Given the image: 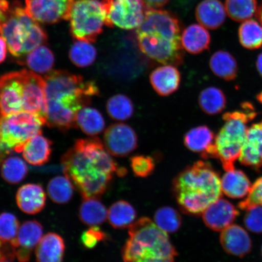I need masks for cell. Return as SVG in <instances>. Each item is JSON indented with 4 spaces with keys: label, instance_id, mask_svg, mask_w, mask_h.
<instances>
[{
    "label": "cell",
    "instance_id": "obj_1",
    "mask_svg": "<svg viewBox=\"0 0 262 262\" xmlns=\"http://www.w3.org/2000/svg\"><path fill=\"white\" fill-rule=\"evenodd\" d=\"M99 139L77 140L62 157L64 175L83 199L98 198L106 191L115 173L123 174Z\"/></svg>",
    "mask_w": 262,
    "mask_h": 262
},
{
    "label": "cell",
    "instance_id": "obj_2",
    "mask_svg": "<svg viewBox=\"0 0 262 262\" xmlns=\"http://www.w3.org/2000/svg\"><path fill=\"white\" fill-rule=\"evenodd\" d=\"M137 43L142 53L165 64L183 63L181 25L172 12L147 9L142 24L136 30Z\"/></svg>",
    "mask_w": 262,
    "mask_h": 262
},
{
    "label": "cell",
    "instance_id": "obj_3",
    "mask_svg": "<svg viewBox=\"0 0 262 262\" xmlns=\"http://www.w3.org/2000/svg\"><path fill=\"white\" fill-rule=\"evenodd\" d=\"M47 124L61 130L76 126L78 112L91 103V97L99 94L96 83L85 81L80 75L68 74L51 81L46 89Z\"/></svg>",
    "mask_w": 262,
    "mask_h": 262
},
{
    "label": "cell",
    "instance_id": "obj_4",
    "mask_svg": "<svg viewBox=\"0 0 262 262\" xmlns=\"http://www.w3.org/2000/svg\"><path fill=\"white\" fill-rule=\"evenodd\" d=\"M173 191L183 212L201 214L209 205L221 198V179L210 164L201 160L176 177Z\"/></svg>",
    "mask_w": 262,
    "mask_h": 262
},
{
    "label": "cell",
    "instance_id": "obj_5",
    "mask_svg": "<svg viewBox=\"0 0 262 262\" xmlns=\"http://www.w3.org/2000/svg\"><path fill=\"white\" fill-rule=\"evenodd\" d=\"M178 253L167 232L147 217L130 226L123 262H174Z\"/></svg>",
    "mask_w": 262,
    "mask_h": 262
},
{
    "label": "cell",
    "instance_id": "obj_6",
    "mask_svg": "<svg viewBox=\"0 0 262 262\" xmlns=\"http://www.w3.org/2000/svg\"><path fill=\"white\" fill-rule=\"evenodd\" d=\"M242 110L226 113L224 121L213 145L202 155L203 158H214L220 160L226 171L234 169V163L240 158L248 129V124L257 113L251 104H242Z\"/></svg>",
    "mask_w": 262,
    "mask_h": 262
},
{
    "label": "cell",
    "instance_id": "obj_7",
    "mask_svg": "<svg viewBox=\"0 0 262 262\" xmlns=\"http://www.w3.org/2000/svg\"><path fill=\"white\" fill-rule=\"evenodd\" d=\"M0 34L7 43L13 56L20 58L45 43L47 33L25 8L15 5L2 26Z\"/></svg>",
    "mask_w": 262,
    "mask_h": 262
},
{
    "label": "cell",
    "instance_id": "obj_8",
    "mask_svg": "<svg viewBox=\"0 0 262 262\" xmlns=\"http://www.w3.org/2000/svg\"><path fill=\"white\" fill-rule=\"evenodd\" d=\"M110 0H74L68 20L77 40L96 42L106 26Z\"/></svg>",
    "mask_w": 262,
    "mask_h": 262
},
{
    "label": "cell",
    "instance_id": "obj_9",
    "mask_svg": "<svg viewBox=\"0 0 262 262\" xmlns=\"http://www.w3.org/2000/svg\"><path fill=\"white\" fill-rule=\"evenodd\" d=\"M47 120L40 115L23 112L0 117V146L11 152H21L26 143L41 133Z\"/></svg>",
    "mask_w": 262,
    "mask_h": 262
},
{
    "label": "cell",
    "instance_id": "obj_10",
    "mask_svg": "<svg viewBox=\"0 0 262 262\" xmlns=\"http://www.w3.org/2000/svg\"><path fill=\"white\" fill-rule=\"evenodd\" d=\"M25 92V70L0 77V117L23 112Z\"/></svg>",
    "mask_w": 262,
    "mask_h": 262
},
{
    "label": "cell",
    "instance_id": "obj_11",
    "mask_svg": "<svg viewBox=\"0 0 262 262\" xmlns=\"http://www.w3.org/2000/svg\"><path fill=\"white\" fill-rule=\"evenodd\" d=\"M145 11L142 0H110L106 26L136 29L142 24Z\"/></svg>",
    "mask_w": 262,
    "mask_h": 262
},
{
    "label": "cell",
    "instance_id": "obj_12",
    "mask_svg": "<svg viewBox=\"0 0 262 262\" xmlns=\"http://www.w3.org/2000/svg\"><path fill=\"white\" fill-rule=\"evenodd\" d=\"M74 0H25V9L36 21L53 24L68 20Z\"/></svg>",
    "mask_w": 262,
    "mask_h": 262
},
{
    "label": "cell",
    "instance_id": "obj_13",
    "mask_svg": "<svg viewBox=\"0 0 262 262\" xmlns=\"http://www.w3.org/2000/svg\"><path fill=\"white\" fill-rule=\"evenodd\" d=\"M104 145L111 155L126 157L137 148L138 137L135 130L127 124H113L104 133Z\"/></svg>",
    "mask_w": 262,
    "mask_h": 262
},
{
    "label": "cell",
    "instance_id": "obj_14",
    "mask_svg": "<svg viewBox=\"0 0 262 262\" xmlns=\"http://www.w3.org/2000/svg\"><path fill=\"white\" fill-rule=\"evenodd\" d=\"M47 107L45 78L25 70L24 111L40 115L47 120Z\"/></svg>",
    "mask_w": 262,
    "mask_h": 262
},
{
    "label": "cell",
    "instance_id": "obj_15",
    "mask_svg": "<svg viewBox=\"0 0 262 262\" xmlns=\"http://www.w3.org/2000/svg\"><path fill=\"white\" fill-rule=\"evenodd\" d=\"M42 235V227L36 221H26L19 227L17 237L12 245L15 258L19 262L30 260L33 251Z\"/></svg>",
    "mask_w": 262,
    "mask_h": 262
},
{
    "label": "cell",
    "instance_id": "obj_16",
    "mask_svg": "<svg viewBox=\"0 0 262 262\" xmlns=\"http://www.w3.org/2000/svg\"><path fill=\"white\" fill-rule=\"evenodd\" d=\"M202 214L203 221L209 228L222 231L232 225L238 212L231 202L220 198L209 205Z\"/></svg>",
    "mask_w": 262,
    "mask_h": 262
},
{
    "label": "cell",
    "instance_id": "obj_17",
    "mask_svg": "<svg viewBox=\"0 0 262 262\" xmlns=\"http://www.w3.org/2000/svg\"><path fill=\"white\" fill-rule=\"evenodd\" d=\"M239 160L242 165L251 168L262 166V120L248 127Z\"/></svg>",
    "mask_w": 262,
    "mask_h": 262
},
{
    "label": "cell",
    "instance_id": "obj_18",
    "mask_svg": "<svg viewBox=\"0 0 262 262\" xmlns=\"http://www.w3.org/2000/svg\"><path fill=\"white\" fill-rule=\"evenodd\" d=\"M16 202L21 211L27 214L35 215L43 210L47 195L41 185L28 183L18 189Z\"/></svg>",
    "mask_w": 262,
    "mask_h": 262
},
{
    "label": "cell",
    "instance_id": "obj_19",
    "mask_svg": "<svg viewBox=\"0 0 262 262\" xmlns=\"http://www.w3.org/2000/svg\"><path fill=\"white\" fill-rule=\"evenodd\" d=\"M221 243L228 254L244 257L250 253L252 242L247 232L240 226L231 225L222 231Z\"/></svg>",
    "mask_w": 262,
    "mask_h": 262
},
{
    "label": "cell",
    "instance_id": "obj_20",
    "mask_svg": "<svg viewBox=\"0 0 262 262\" xmlns=\"http://www.w3.org/2000/svg\"><path fill=\"white\" fill-rule=\"evenodd\" d=\"M181 75L174 66L166 64L156 69L150 75L154 90L160 96H168L179 89Z\"/></svg>",
    "mask_w": 262,
    "mask_h": 262
},
{
    "label": "cell",
    "instance_id": "obj_21",
    "mask_svg": "<svg viewBox=\"0 0 262 262\" xmlns=\"http://www.w3.org/2000/svg\"><path fill=\"white\" fill-rule=\"evenodd\" d=\"M227 11L219 0H204L195 10L196 20L204 28L215 30L224 24Z\"/></svg>",
    "mask_w": 262,
    "mask_h": 262
},
{
    "label": "cell",
    "instance_id": "obj_22",
    "mask_svg": "<svg viewBox=\"0 0 262 262\" xmlns=\"http://www.w3.org/2000/svg\"><path fill=\"white\" fill-rule=\"evenodd\" d=\"M64 239L55 232H49L39 242L35 250L37 262H63L65 253Z\"/></svg>",
    "mask_w": 262,
    "mask_h": 262
},
{
    "label": "cell",
    "instance_id": "obj_23",
    "mask_svg": "<svg viewBox=\"0 0 262 262\" xmlns=\"http://www.w3.org/2000/svg\"><path fill=\"white\" fill-rule=\"evenodd\" d=\"M23 157L29 164L41 166L49 162L52 153V142L41 133L32 137L26 143L21 151Z\"/></svg>",
    "mask_w": 262,
    "mask_h": 262
},
{
    "label": "cell",
    "instance_id": "obj_24",
    "mask_svg": "<svg viewBox=\"0 0 262 262\" xmlns=\"http://www.w3.org/2000/svg\"><path fill=\"white\" fill-rule=\"evenodd\" d=\"M183 48L192 54L202 53L209 49L211 36L206 29L200 25H191L182 33Z\"/></svg>",
    "mask_w": 262,
    "mask_h": 262
},
{
    "label": "cell",
    "instance_id": "obj_25",
    "mask_svg": "<svg viewBox=\"0 0 262 262\" xmlns=\"http://www.w3.org/2000/svg\"><path fill=\"white\" fill-rule=\"evenodd\" d=\"M226 172L221 179L222 192L232 199H242L248 196L252 185L245 173L235 168Z\"/></svg>",
    "mask_w": 262,
    "mask_h": 262
},
{
    "label": "cell",
    "instance_id": "obj_26",
    "mask_svg": "<svg viewBox=\"0 0 262 262\" xmlns=\"http://www.w3.org/2000/svg\"><path fill=\"white\" fill-rule=\"evenodd\" d=\"M209 67L216 76L226 81L233 80L237 77V61L227 51H219L215 52L209 60Z\"/></svg>",
    "mask_w": 262,
    "mask_h": 262
},
{
    "label": "cell",
    "instance_id": "obj_27",
    "mask_svg": "<svg viewBox=\"0 0 262 262\" xmlns=\"http://www.w3.org/2000/svg\"><path fill=\"white\" fill-rule=\"evenodd\" d=\"M78 217L83 224L94 227L106 221L107 211L97 198L84 199L78 211Z\"/></svg>",
    "mask_w": 262,
    "mask_h": 262
},
{
    "label": "cell",
    "instance_id": "obj_28",
    "mask_svg": "<svg viewBox=\"0 0 262 262\" xmlns=\"http://www.w3.org/2000/svg\"><path fill=\"white\" fill-rule=\"evenodd\" d=\"M75 123L76 126L90 136L98 135L105 126L104 118L99 111L88 106L82 108L78 113Z\"/></svg>",
    "mask_w": 262,
    "mask_h": 262
},
{
    "label": "cell",
    "instance_id": "obj_29",
    "mask_svg": "<svg viewBox=\"0 0 262 262\" xmlns=\"http://www.w3.org/2000/svg\"><path fill=\"white\" fill-rule=\"evenodd\" d=\"M214 140V134L208 127L200 126L185 134L184 143L191 151L201 152L202 155L213 145Z\"/></svg>",
    "mask_w": 262,
    "mask_h": 262
},
{
    "label": "cell",
    "instance_id": "obj_30",
    "mask_svg": "<svg viewBox=\"0 0 262 262\" xmlns=\"http://www.w3.org/2000/svg\"><path fill=\"white\" fill-rule=\"evenodd\" d=\"M135 209L129 203L119 201L111 206L107 211V219L114 228H129L136 217Z\"/></svg>",
    "mask_w": 262,
    "mask_h": 262
},
{
    "label": "cell",
    "instance_id": "obj_31",
    "mask_svg": "<svg viewBox=\"0 0 262 262\" xmlns=\"http://www.w3.org/2000/svg\"><path fill=\"white\" fill-rule=\"evenodd\" d=\"M54 62L53 52L50 49L41 45L29 53L23 63L35 73L46 74L50 73Z\"/></svg>",
    "mask_w": 262,
    "mask_h": 262
},
{
    "label": "cell",
    "instance_id": "obj_32",
    "mask_svg": "<svg viewBox=\"0 0 262 262\" xmlns=\"http://www.w3.org/2000/svg\"><path fill=\"white\" fill-rule=\"evenodd\" d=\"M199 103L204 113L213 116L224 111L227 104V98L224 92L219 88L209 87L200 94Z\"/></svg>",
    "mask_w": 262,
    "mask_h": 262
},
{
    "label": "cell",
    "instance_id": "obj_33",
    "mask_svg": "<svg viewBox=\"0 0 262 262\" xmlns=\"http://www.w3.org/2000/svg\"><path fill=\"white\" fill-rule=\"evenodd\" d=\"M48 194L52 202L59 205L68 204L73 198L74 186L67 176H57L49 181Z\"/></svg>",
    "mask_w": 262,
    "mask_h": 262
},
{
    "label": "cell",
    "instance_id": "obj_34",
    "mask_svg": "<svg viewBox=\"0 0 262 262\" xmlns=\"http://www.w3.org/2000/svg\"><path fill=\"white\" fill-rule=\"evenodd\" d=\"M28 172V166L17 156L8 157L2 165V177L9 184H18L26 178Z\"/></svg>",
    "mask_w": 262,
    "mask_h": 262
},
{
    "label": "cell",
    "instance_id": "obj_35",
    "mask_svg": "<svg viewBox=\"0 0 262 262\" xmlns=\"http://www.w3.org/2000/svg\"><path fill=\"white\" fill-rule=\"evenodd\" d=\"M239 41L246 49H259L262 47V26L254 19L244 21L238 29Z\"/></svg>",
    "mask_w": 262,
    "mask_h": 262
},
{
    "label": "cell",
    "instance_id": "obj_36",
    "mask_svg": "<svg viewBox=\"0 0 262 262\" xmlns=\"http://www.w3.org/2000/svg\"><path fill=\"white\" fill-rule=\"evenodd\" d=\"M225 7L229 17L238 22L251 19L258 9L256 0H225Z\"/></svg>",
    "mask_w": 262,
    "mask_h": 262
},
{
    "label": "cell",
    "instance_id": "obj_37",
    "mask_svg": "<svg viewBox=\"0 0 262 262\" xmlns=\"http://www.w3.org/2000/svg\"><path fill=\"white\" fill-rule=\"evenodd\" d=\"M108 114L113 119L125 121L133 116L134 104L128 97L117 94L110 98L106 104Z\"/></svg>",
    "mask_w": 262,
    "mask_h": 262
},
{
    "label": "cell",
    "instance_id": "obj_38",
    "mask_svg": "<svg viewBox=\"0 0 262 262\" xmlns=\"http://www.w3.org/2000/svg\"><path fill=\"white\" fill-rule=\"evenodd\" d=\"M97 54L96 48L91 42L77 40L71 47L69 55L75 66L86 68L94 63Z\"/></svg>",
    "mask_w": 262,
    "mask_h": 262
},
{
    "label": "cell",
    "instance_id": "obj_39",
    "mask_svg": "<svg viewBox=\"0 0 262 262\" xmlns=\"http://www.w3.org/2000/svg\"><path fill=\"white\" fill-rule=\"evenodd\" d=\"M155 224L167 233H174L181 227L182 217L178 211L168 206L157 210L155 215Z\"/></svg>",
    "mask_w": 262,
    "mask_h": 262
},
{
    "label": "cell",
    "instance_id": "obj_40",
    "mask_svg": "<svg viewBox=\"0 0 262 262\" xmlns=\"http://www.w3.org/2000/svg\"><path fill=\"white\" fill-rule=\"evenodd\" d=\"M19 229V222L14 214L7 212L0 214V241L3 244L12 247L17 237Z\"/></svg>",
    "mask_w": 262,
    "mask_h": 262
},
{
    "label": "cell",
    "instance_id": "obj_41",
    "mask_svg": "<svg viewBox=\"0 0 262 262\" xmlns=\"http://www.w3.org/2000/svg\"><path fill=\"white\" fill-rule=\"evenodd\" d=\"M130 163L134 173L140 178H147L155 168V161L149 156H134L130 159Z\"/></svg>",
    "mask_w": 262,
    "mask_h": 262
},
{
    "label": "cell",
    "instance_id": "obj_42",
    "mask_svg": "<svg viewBox=\"0 0 262 262\" xmlns=\"http://www.w3.org/2000/svg\"><path fill=\"white\" fill-rule=\"evenodd\" d=\"M244 223L249 230L254 233H262V206H255L247 209Z\"/></svg>",
    "mask_w": 262,
    "mask_h": 262
},
{
    "label": "cell",
    "instance_id": "obj_43",
    "mask_svg": "<svg viewBox=\"0 0 262 262\" xmlns=\"http://www.w3.org/2000/svg\"><path fill=\"white\" fill-rule=\"evenodd\" d=\"M259 205L262 206V177L252 185L247 199L239 204L238 207L242 210H247L253 206Z\"/></svg>",
    "mask_w": 262,
    "mask_h": 262
},
{
    "label": "cell",
    "instance_id": "obj_44",
    "mask_svg": "<svg viewBox=\"0 0 262 262\" xmlns=\"http://www.w3.org/2000/svg\"><path fill=\"white\" fill-rule=\"evenodd\" d=\"M107 235L105 232L97 227H92L83 232L81 236V242L85 248L93 249L101 241L105 240Z\"/></svg>",
    "mask_w": 262,
    "mask_h": 262
},
{
    "label": "cell",
    "instance_id": "obj_45",
    "mask_svg": "<svg viewBox=\"0 0 262 262\" xmlns=\"http://www.w3.org/2000/svg\"><path fill=\"white\" fill-rule=\"evenodd\" d=\"M15 258L12 247L3 244L0 241V261L4 259L12 261Z\"/></svg>",
    "mask_w": 262,
    "mask_h": 262
},
{
    "label": "cell",
    "instance_id": "obj_46",
    "mask_svg": "<svg viewBox=\"0 0 262 262\" xmlns=\"http://www.w3.org/2000/svg\"><path fill=\"white\" fill-rule=\"evenodd\" d=\"M10 6L7 0H0V30L8 18Z\"/></svg>",
    "mask_w": 262,
    "mask_h": 262
},
{
    "label": "cell",
    "instance_id": "obj_47",
    "mask_svg": "<svg viewBox=\"0 0 262 262\" xmlns=\"http://www.w3.org/2000/svg\"><path fill=\"white\" fill-rule=\"evenodd\" d=\"M146 10L159 9L169 2V0H142Z\"/></svg>",
    "mask_w": 262,
    "mask_h": 262
},
{
    "label": "cell",
    "instance_id": "obj_48",
    "mask_svg": "<svg viewBox=\"0 0 262 262\" xmlns=\"http://www.w3.org/2000/svg\"><path fill=\"white\" fill-rule=\"evenodd\" d=\"M8 45L5 39L0 37V64L5 60L7 55Z\"/></svg>",
    "mask_w": 262,
    "mask_h": 262
},
{
    "label": "cell",
    "instance_id": "obj_49",
    "mask_svg": "<svg viewBox=\"0 0 262 262\" xmlns=\"http://www.w3.org/2000/svg\"><path fill=\"white\" fill-rule=\"evenodd\" d=\"M256 65L258 73L262 77V53L258 55L257 57Z\"/></svg>",
    "mask_w": 262,
    "mask_h": 262
},
{
    "label": "cell",
    "instance_id": "obj_50",
    "mask_svg": "<svg viewBox=\"0 0 262 262\" xmlns=\"http://www.w3.org/2000/svg\"><path fill=\"white\" fill-rule=\"evenodd\" d=\"M255 15H256L258 21H259L260 24L262 26V3L259 7L258 8L256 14Z\"/></svg>",
    "mask_w": 262,
    "mask_h": 262
},
{
    "label": "cell",
    "instance_id": "obj_51",
    "mask_svg": "<svg viewBox=\"0 0 262 262\" xmlns=\"http://www.w3.org/2000/svg\"><path fill=\"white\" fill-rule=\"evenodd\" d=\"M257 99L261 104H262V91L260 93L257 95Z\"/></svg>",
    "mask_w": 262,
    "mask_h": 262
},
{
    "label": "cell",
    "instance_id": "obj_52",
    "mask_svg": "<svg viewBox=\"0 0 262 262\" xmlns=\"http://www.w3.org/2000/svg\"><path fill=\"white\" fill-rule=\"evenodd\" d=\"M0 262H11V260H9L8 259H4V260H2Z\"/></svg>",
    "mask_w": 262,
    "mask_h": 262
},
{
    "label": "cell",
    "instance_id": "obj_53",
    "mask_svg": "<svg viewBox=\"0 0 262 262\" xmlns=\"http://www.w3.org/2000/svg\"><path fill=\"white\" fill-rule=\"evenodd\" d=\"M261 254H262V247H261Z\"/></svg>",
    "mask_w": 262,
    "mask_h": 262
}]
</instances>
